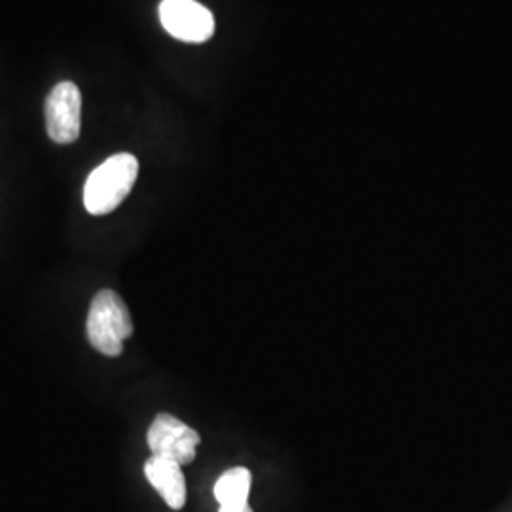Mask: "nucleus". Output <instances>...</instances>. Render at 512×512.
<instances>
[{
    "label": "nucleus",
    "mask_w": 512,
    "mask_h": 512,
    "mask_svg": "<svg viewBox=\"0 0 512 512\" xmlns=\"http://www.w3.org/2000/svg\"><path fill=\"white\" fill-rule=\"evenodd\" d=\"M88 340L93 348L107 357L124 351V340L133 334V319L122 296L110 289L95 294L88 313Z\"/></svg>",
    "instance_id": "f03ea898"
},
{
    "label": "nucleus",
    "mask_w": 512,
    "mask_h": 512,
    "mask_svg": "<svg viewBox=\"0 0 512 512\" xmlns=\"http://www.w3.org/2000/svg\"><path fill=\"white\" fill-rule=\"evenodd\" d=\"M253 476L245 467H234L220 476L215 484V497L220 507H243L249 505V492H251Z\"/></svg>",
    "instance_id": "0eeeda50"
},
{
    "label": "nucleus",
    "mask_w": 512,
    "mask_h": 512,
    "mask_svg": "<svg viewBox=\"0 0 512 512\" xmlns=\"http://www.w3.org/2000/svg\"><path fill=\"white\" fill-rule=\"evenodd\" d=\"M200 440L192 427L171 414H158L148 427L147 442L152 456L175 461L181 467L194 461Z\"/></svg>",
    "instance_id": "7ed1b4c3"
},
{
    "label": "nucleus",
    "mask_w": 512,
    "mask_h": 512,
    "mask_svg": "<svg viewBox=\"0 0 512 512\" xmlns=\"http://www.w3.org/2000/svg\"><path fill=\"white\" fill-rule=\"evenodd\" d=\"M139 175V162L133 154H114L95 167L84 186V207L90 215H109L128 198Z\"/></svg>",
    "instance_id": "f257e3e1"
},
{
    "label": "nucleus",
    "mask_w": 512,
    "mask_h": 512,
    "mask_svg": "<svg viewBox=\"0 0 512 512\" xmlns=\"http://www.w3.org/2000/svg\"><path fill=\"white\" fill-rule=\"evenodd\" d=\"M160 21L171 37L190 44H202L215 33L213 14L196 0H162Z\"/></svg>",
    "instance_id": "39448f33"
},
{
    "label": "nucleus",
    "mask_w": 512,
    "mask_h": 512,
    "mask_svg": "<svg viewBox=\"0 0 512 512\" xmlns=\"http://www.w3.org/2000/svg\"><path fill=\"white\" fill-rule=\"evenodd\" d=\"M219 512H253V509L249 505H243V507H219Z\"/></svg>",
    "instance_id": "6e6552de"
},
{
    "label": "nucleus",
    "mask_w": 512,
    "mask_h": 512,
    "mask_svg": "<svg viewBox=\"0 0 512 512\" xmlns=\"http://www.w3.org/2000/svg\"><path fill=\"white\" fill-rule=\"evenodd\" d=\"M145 476L154 486V490L162 495L169 509L181 511L186 505V480H184L183 467L169 459L152 458L145 463Z\"/></svg>",
    "instance_id": "423d86ee"
},
{
    "label": "nucleus",
    "mask_w": 512,
    "mask_h": 512,
    "mask_svg": "<svg viewBox=\"0 0 512 512\" xmlns=\"http://www.w3.org/2000/svg\"><path fill=\"white\" fill-rule=\"evenodd\" d=\"M46 129L57 145H71L80 137L82 93L73 82H59L46 99Z\"/></svg>",
    "instance_id": "20e7f679"
}]
</instances>
